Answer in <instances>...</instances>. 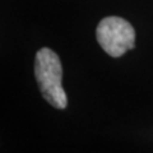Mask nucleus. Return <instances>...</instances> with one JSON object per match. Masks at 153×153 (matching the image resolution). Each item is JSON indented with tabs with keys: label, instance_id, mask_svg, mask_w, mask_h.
<instances>
[{
	"label": "nucleus",
	"instance_id": "f257e3e1",
	"mask_svg": "<svg viewBox=\"0 0 153 153\" xmlns=\"http://www.w3.org/2000/svg\"><path fill=\"white\" fill-rule=\"evenodd\" d=\"M35 76L42 96L50 105L63 110L68 106V97L61 84L63 66L56 52L42 47L35 59Z\"/></svg>",
	"mask_w": 153,
	"mask_h": 153
},
{
	"label": "nucleus",
	"instance_id": "f03ea898",
	"mask_svg": "<svg viewBox=\"0 0 153 153\" xmlns=\"http://www.w3.org/2000/svg\"><path fill=\"white\" fill-rule=\"evenodd\" d=\"M96 37L107 55L120 57L135 46V31L126 19L106 17L98 23Z\"/></svg>",
	"mask_w": 153,
	"mask_h": 153
}]
</instances>
